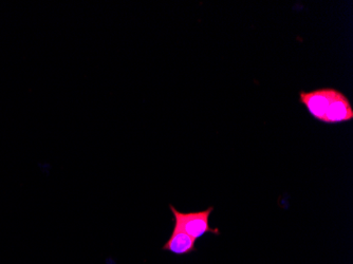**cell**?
<instances>
[{
    "label": "cell",
    "mask_w": 353,
    "mask_h": 264,
    "mask_svg": "<svg viewBox=\"0 0 353 264\" xmlns=\"http://www.w3.org/2000/svg\"><path fill=\"white\" fill-rule=\"evenodd\" d=\"M353 120V109L348 97L338 90L331 102L323 123L325 124H341Z\"/></svg>",
    "instance_id": "cell-3"
},
{
    "label": "cell",
    "mask_w": 353,
    "mask_h": 264,
    "mask_svg": "<svg viewBox=\"0 0 353 264\" xmlns=\"http://www.w3.org/2000/svg\"><path fill=\"white\" fill-rule=\"evenodd\" d=\"M170 210L174 216V224L181 228L192 239H200L206 234L220 236L219 228H213L210 225V217L214 212V206H210L201 212H182L170 204Z\"/></svg>",
    "instance_id": "cell-1"
},
{
    "label": "cell",
    "mask_w": 353,
    "mask_h": 264,
    "mask_svg": "<svg viewBox=\"0 0 353 264\" xmlns=\"http://www.w3.org/2000/svg\"><path fill=\"white\" fill-rule=\"evenodd\" d=\"M336 92L338 90L334 88L317 89V90L310 91V92L301 91L299 102L306 107L307 110L314 120L323 123L327 110H328Z\"/></svg>",
    "instance_id": "cell-2"
},
{
    "label": "cell",
    "mask_w": 353,
    "mask_h": 264,
    "mask_svg": "<svg viewBox=\"0 0 353 264\" xmlns=\"http://www.w3.org/2000/svg\"><path fill=\"white\" fill-rule=\"evenodd\" d=\"M162 251L170 252L172 255L188 256L197 252L196 247V240L192 239L188 234L184 233L181 228L174 224L172 235L166 243L162 246Z\"/></svg>",
    "instance_id": "cell-4"
}]
</instances>
